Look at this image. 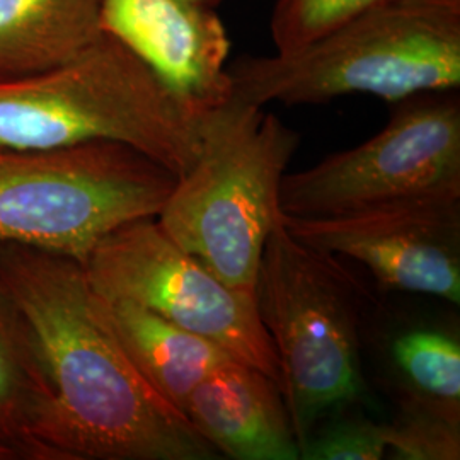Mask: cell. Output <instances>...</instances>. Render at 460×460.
I'll use <instances>...</instances> for the list:
<instances>
[{
  "label": "cell",
  "instance_id": "obj_18",
  "mask_svg": "<svg viewBox=\"0 0 460 460\" xmlns=\"http://www.w3.org/2000/svg\"><path fill=\"white\" fill-rule=\"evenodd\" d=\"M387 457L385 425L346 420L311 435L300 448L304 460H380Z\"/></svg>",
  "mask_w": 460,
  "mask_h": 460
},
{
  "label": "cell",
  "instance_id": "obj_2",
  "mask_svg": "<svg viewBox=\"0 0 460 460\" xmlns=\"http://www.w3.org/2000/svg\"><path fill=\"white\" fill-rule=\"evenodd\" d=\"M201 116L110 34L62 66L0 81V147L118 142L181 178Z\"/></svg>",
  "mask_w": 460,
  "mask_h": 460
},
{
  "label": "cell",
  "instance_id": "obj_8",
  "mask_svg": "<svg viewBox=\"0 0 460 460\" xmlns=\"http://www.w3.org/2000/svg\"><path fill=\"white\" fill-rule=\"evenodd\" d=\"M83 266L99 296L142 305L279 384L277 351L254 292L217 279L165 234L155 217L113 230Z\"/></svg>",
  "mask_w": 460,
  "mask_h": 460
},
{
  "label": "cell",
  "instance_id": "obj_17",
  "mask_svg": "<svg viewBox=\"0 0 460 460\" xmlns=\"http://www.w3.org/2000/svg\"><path fill=\"white\" fill-rule=\"evenodd\" d=\"M389 0H277L270 33L275 49H304Z\"/></svg>",
  "mask_w": 460,
  "mask_h": 460
},
{
  "label": "cell",
  "instance_id": "obj_10",
  "mask_svg": "<svg viewBox=\"0 0 460 460\" xmlns=\"http://www.w3.org/2000/svg\"><path fill=\"white\" fill-rule=\"evenodd\" d=\"M101 30L198 113L230 99V38L212 7L190 0H102Z\"/></svg>",
  "mask_w": 460,
  "mask_h": 460
},
{
  "label": "cell",
  "instance_id": "obj_19",
  "mask_svg": "<svg viewBox=\"0 0 460 460\" xmlns=\"http://www.w3.org/2000/svg\"><path fill=\"white\" fill-rule=\"evenodd\" d=\"M0 460H17L16 452L5 445L0 444Z\"/></svg>",
  "mask_w": 460,
  "mask_h": 460
},
{
  "label": "cell",
  "instance_id": "obj_4",
  "mask_svg": "<svg viewBox=\"0 0 460 460\" xmlns=\"http://www.w3.org/2000/svg\"><path fill=\"white\" fill-rule=\"evenodd\" d=\"M300 135L261 106L227 99L199 119V150L159 226L229 287L254 292L279 188Z\"/></svg>",
  "mask_w": 460,
  "mask_h": 460
},
{
  "label": "cell",
  "instance_id": "obj_6",
  "mask_svg": "<svg viewBox=\"0 0 460 460\" xmlns=\"http://www.w3.org/2000/svg\"><path fill=\"white\" fill-rule=\"evenodd\" d=\"M334 256L300 243L279 218L254 287L279 358V389L298 450L324 412L363 393L355 292Z\"/></svg>",
  "mask_w": 460,
  "mask_h": 460
},
{
  "label": "cell",
  "instance_id": "obj_9",
  "mask_svg": "<svg viewBox=\"0 0 460 460\" xmlns=\"http://www.w3.org/2000/svg\"><path fill=\"white\" fill-rule=\"evenodd\" d=\"M300 243L365 264L387 288L460 302V199H418L357 214H279Z\"/></svg>",
  "mask_w": 460,
  "mask_h": 460
},
{
  "label": "cell",
  "instance_id": "obj_15",
  "mask_svg": "<svg viewBox=\"0 0 460 460\" xmlns=\"http://www.w3.org/2000/svg\"><path fill=\"white\" fill-rule=\"evenodd\" d=\"M385 431L391 459H460V404L411 389L399 397V411Z\"/></svg>",
  "mask_w": 460,
  "mask_h": 460
},
{
  "label": "cell",
  "instance_id": "obj_20",
  "mask_svg": "<svg viewBox=\"0 0 460 460\" xmlns=\"http://www.w3.org/2000/svg\"><path fill=\"white\" fill-rule=\"evenodd\" d=\"M190 2H195V4H201V5H207V7H212L217 9L220 4H224L226 0H190Z\"/></svg>",
  "mask_w": 460,
  "mask_h": 460
},
{
  "label": "cell",
  "instance_id": "obj_11",
  "mask_svg": "<svg viewBox=\"0 0 460 460\" xmlns=\"http://www.w3.org/2000/svg\"><path fill=\"white\" fill-rule=\"evenodd\" d=\"M198 433L235 460H296V444L279 384L230 358L201 380L186 404Z\"/></svg>",
  "mask_w": 460,
  "mask_h": 460
},
{
  "label": "cell",
  "instance_id": "obj_16",
  "mask_svg": "<svg viewBox=\"0 0 460 460\" xmlns=\"http://www.w3.org/2000/svg\"><path fill=\"white\" fill-rule=\"evenodd\" d=\"M395 362L411 389L431 399L460 404V346L433 331H412L395 340Z\"/></svg>",
  "mask_w": 460,
  "mask_h": 460
},
{
  "label": "cell",
  "instance_id": "obj_5",
  "mask_svg": "<svg viewBox=\"0 0 460 460\" xmlns=\"http://www.w3.org/2000/svg\"><path fill=\"white\" fill-rule=\"evenodd\" d=\"M178 176L118 142L0 147V244L87 261L135 220L161 214Z\"/></svg>",
  "mask_w": 460,
  "mask_h": 460
},
{
  "label": "cell",
  "instance_id": "obj_13",
  "mask_svg": "<svg viewBox=\"0 0 460 460\" xmlns=\"http://www.w3.org/2000/svg\"><path fill=\"white\" fill-rule=\"evenodd\" d=\"M102 0H0V81L47 72L98 41Z\"/></svg>",
  "mask_w": 460,
  "mask_h": 460
},
{
  "label": "cell",
  "instance_id": "obj_14",
  "mask_svg": "<svg viewBox=\"0 0 460 460\" xmlns=\"http://www.w3.org/2000/svg\"><path fill=\"white\" fill-rule=\"evenodd\" d=\"M51 401L31 329L0 279V444L34 460L33 437Z\"/></svg>",
  "mask_w": 460,
  "mask_h": 460
},
{
  "label": "cell",
  "instance_id": "obj_3",
  "mask_svg": "<svg viewBox=\"0 0 460 460\" xmlns=\"http://www.w3.org/2000/svg\"><path fill=\"white\" fill-rule=\"evenodd\" d=\"M230 98L264 108L348 94L399 102L460 85V0H389L304 49L229 64Z\"/></svg>",
  "mask_w": 460,
  "mask_h": 460
},
{
  "label": "cell",
  "instance_id": "obj_1",
  "mask_svg": "<svg viewBox=\"0 0 460 460\" xmlns=\"http://www.w3.org/2000/svg\"><path fill=\"white\" fill-rule=\"evenodd\" d=\"M0 279L31 329L51 401L34 460H215L220 452L137 370L84 266L0 244Z\"/></svg>",
  "mask_w": 460,
  "mask_h": 460
},
{
  "label": "cell",
  "instance_id": "obj_7",
  "mask_svg": "<svg viewBox=\"0 0 460 460\" xmlns=\"http://www.w3.org/2000/svg\"><path fill=\"white\" fill-rule=\"evenodd\" d=\"M387 125L357 147L287 174L279 212L357 214L418 199H460V101L452 91L394 102Z\"/></svg>",
  "mask_w": 460,
  "mask_h": 460
},
{
  "label": "cell",
  "instance_id": "obj_12",
  "mask_svg": "<svg viewBox=\"0 0 460 460\" xmlns=\"http://www.w3.org/2000/svg\"><path fill=\"white\" fill-rule=\"evenodd\" d=\"M96 298L99 313L137 370L182 414L198 384L232 358L220 346L142 305L98 294Z\"/></svg>",
  "mask_w": 460,
  "mask_h": 460
}]
</instances>
